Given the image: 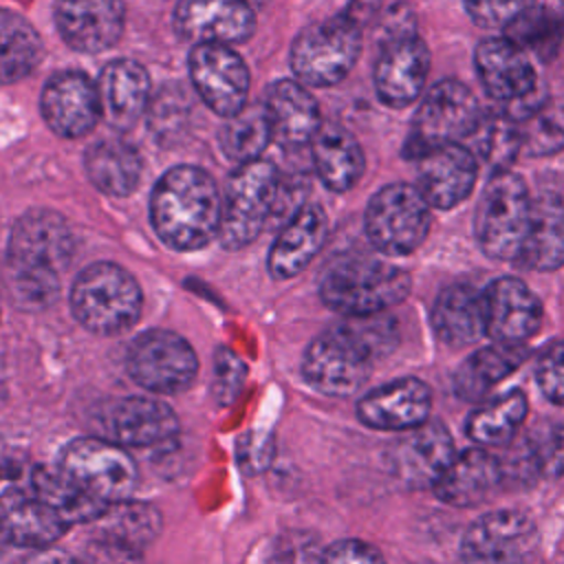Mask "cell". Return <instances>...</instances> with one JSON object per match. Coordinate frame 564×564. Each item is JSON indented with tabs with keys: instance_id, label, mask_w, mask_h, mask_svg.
<instances>
[{
	"instance_id": "cell-27",
	"label": "cell",
	"mask_w": 564,
	"mask_h": 564,
	"mask_svg": "<svg viewBox=\"0 0 564 564\" xmlns=\"http://www.w3.org/2000/svg\"><path fill=\"white\" fill-rule=\"evenodd\" d=\"M101 115L117 130H130L150 106L148 70L134 59H115L97 79Z\"/></svg>"
},
{
	"instance_id": "cell-10",
	"label": "cell",
	"mask_w": 564,
	"mask_h": 564,
	"mask_svg": "<svg viewBox=\"0 0 564 564\" xmlns=\"http://www.w3.org/2000/svg\"><path fill=\"white\" fill-rule=\"evenodd\" d=\"M57 467L101 502L128 500L139 471L132 456L104 436H79L62 447Z\"/></svg>"
},
{
	"instance_id": "cell-46",
	"label": "cell",
	"mask_w": 564,
	"mask_h": 564,
	"mask_svg": "<svg viewBox=\"0 0 564 564\" xmlns=\"http://www.w3.org/2000/svg\"><path fill=\"white\" fill-rule=\"evenodd\" d=\"M324 549L308 531H284L278 535L269 564H322Z\"/></svg>"
},
{
	"instance_id": "cell-15",
	"label": "cell",
	"mask_w": 564,
	"mask_h": 564,
	"mask_svg": "<svg viewBox=\"0 0 564 564\" xmlns=\"http://www.w3.org/2000/svg\"><path fill=\"white\" fill-rule=\"evenodd\" d=\"M97 421L104 438L121 447L161 445L178 432L174 410L156 397L115 399L99 410Z\"/></svg>"
},
{
	"instance_id": "cell-25",
	"label": "cell",
	"mask_w": 564,
	"mask_h": 564,
	"mask_svg": "<svg viewBox=\"0 0 564 564\" xmlns=\"http://www.w3.org/2000/svg\"><path fill=\"white\" fill-rule=\"evenodd\" d=\"M502 482L500 458L476 445L458 452L432 489L445 505L467 509L485 502Z\"/></svg>"
},
{
	"instance_id": "cell-33",
	"label": "cell",
	"mask_w": 564,
	"mask_h": 564,
	"mask_svg": "<svg viewBox=\"0 0 564 564\" xmlns=\"http://www.w3.org/2000/svg\"><path fill=\"white\" fill-rule=\"evenodd\" d=\"M527 359L524 344H491L471 352L454 372V390L463 401L480 403Z\"/></svg>"
},
{
	"instance_id": "cell-1",
	"label": "cell",
	"mask_w": 564,
	"mask_h": 564,
	"mask_svg": "<svg viewBox=\"0 0 564 564\" xmlns=\"http://www.w3.org/2000/svg\"><path fill=\"white\" fill-rule=\"evenodd\" d=\"M73 249V231L64 216L53 209L22 214L7 242V284L13 300L24 308H44L55 302Z\"/></svg>"
},
{
	"instance_id": "cell-3",
	"label": "cell",
	"mask_w": 564,
	"mask_h": 564,
	"mask_svg": "<svg viewBox=\"0 0 564 564\" xmlns=\"http://www.w3.org/2000/svg\"><path fill=\"white\" fill-rule=\"evenodd\" d=\"M412 291L405 269L368 256H339L319 278L322 302L346 315H375L401 304Z\"/></svg>"
},
{
	"instance_id": "cell-16",
	"label": "cell",
	"mask_w": 564,
	"mask_h": 564,
	"mask_svg": "<svg viewBox=\"0 0 564 564\" xmlns=\"http://www.w3.org/2000/svg\"><path fill=\"white\" fill-rule=\"evenodd\" d=\"M40 108L48 128L64 139L86 137L101 119L97 84L79 70L53 75L42 90Z\"/></svg>"
},
{
	"instance_id": "cell-2",
	"label": "cell",
	"mask_w": 564,
	"mask_h": 564,
	"mask_svg": "<svg viewBox=\"0 0 564 564\" xmlns=\"http://www.w3.org/2000/svg\"><path fill=\"white\" fill-rule=\"evenodd\" d=\"M223 196L216 181L196 165H176L154 185L150 220L156 236L176 251H196L218 236Z\"/></svg>"
},
{
	"instance_id": "cell-47",
	"label": "cell",
	"mask_w": 564,
	"mask_h": 564,
	"mask_svg": "<svg viewBox=\"0 0 564 564\" xmlns=\"http://www.w3.org/2000/svg\"><path fill=\"white\" fill-rule=\"evenodd\" d=\"M247 377L245 361L229 348H218L214 359V397L220 405H229L242 390Z\"/></svg>"
},
{
	"instance_id": "cell-42",
	"label": "cell",
	"mask_w": 564,
	"mask_h": 564,
	"mask_svg": "<svg viewBox=\"0 0 564 564\" xmlns=\"http://www.w3.org/2000/svg\"><path fill=\"white\" fill-rule=\"evenodd\" d=\"M524 458L535 478L564 476V423L540 421L520 441Z\"/></svg>"
},
{
	"instance_id": "cell-53",
	"label": "cell",
	"mask_w": 564,
	"mask_h": 564,
	"mask_svg": "<svg viewBox=\"0 0 564 564\" xmlns=\"http://www.w3.org/2000/svg\"><path fill=\"white\" fill-rule=\"evenodd\" d=\"M242 2H247V4H249V7H253V9H258V7L267 4V0H242Z\"/></svg>"
},
{
	"instance_id": "cell-14",
	"label": "cell",
	"mask_w": 564,
	"mask_h": 564,
	"mask_svg": "<svg viewBox=\"0 0 564 564\" xmlns=\"http://www.w3.org/2000/svg\"><path fill=\"white\" fill-rule=\"evenodd\" d=\"M535 540L533 520L516 509L480 516L463 535L458 564H524Z\"/></svg>"
},
{
	"instance_id": "cell-40",
	"label": "cell",
	"mask_w": 564,
	"mask_h": 564,
	"mask_svg": "<svg viewBox=\"0 0 564 564\" xmlns=\"http://www.w3.org/2000/svg\"><path fill=\"white\" fill-rule=\"evenodd\" d=\"M273 141V126L267 110V104L245 106L238 115L227 117V123L218 132L220 150L227 159L249 163L260 159L267 145Z\"/></svg>"
},
{
	"instance_id": "cell-52",
	"label": "cell",
	"mask_w": 564,
	"mask_h": 564,
	"mask_svg": "<svg viewBox=\"0 0 564 564\" xmlns=\"http://www.w3.org/2000/svg\"><path fill=\"white\" fill-rule=\"evenodd\" d=\"M11 546H13V544H11V542L4 538V533L0 531V564L4 562V557H7V551H9Z\"/></svg>"
},
{
	"instance_id": "cell-23",
	"label": "cell",
	"mask_w": 564,
	"mask_h": 564,
	"mask_svg": "<svg viewBox=\"0 0 564 564\" xmlns=\"http://www.w3.org/2000/svg\"><path fill=\"white\" fill-rule=\"evenodd\" d=\"M430 70L427 44L416 35L383 42L375 64V90L392 108H403L419 99Z\"/></svg>"
},
{
	"instance_id": "cell-44",
	"label": "cell",
	"mask_w": 564,
	"mask_h": 564,
	"mask_svg": "<svg viewBox=\"0 0 564 564\" xmlns=\"http://www.w3.org/2000/svg\"><path fill=\"white\" fill-rule=\"evenodd\" d=\"M341 324L372 355V359L388 355L397 346V322L386 313L346 317Z\"/></svg>"
},
{
	"instance_id": "cell-5",
	"label": "cell",
	"mask_w": 564,
	"mask_h": 564,
	"mask_svg": "<svg viewBox=\"0 0 564 564\" xmlns=\"http://www.w3.org/2000/svg\"><path fill=\"white\" fill-rule=\"evenodd\" d=\"M533 198L520 174L491 172L474 214V236L487 258L518 262L529 231Z\"/></svg>"
},
{
	"instance_id": "cell-45",
	"label": "cell",
	"mask_w": 564,
	"mask_h": 564,
	"mask_svg": "<svg viewBox=\"0 0 564 564\" xmlns=\"http://www.w3.org/2000/svg\"><path fill=\"white\" fill-rule=\"evenodd\" d=\"M463 4L474 24L482 29H507L529 11L535 0H463Z\"/></svg>"
},
{
	"instance_id": "cell-30",
	"label": "cell",
	"mask_w": 564,
	"mask_h": 564,
	"mask_svg": "<svg viewBox=\"0 0 564 564\" xmlns=\"http://www.w3.org/2000/svg\"><path fill=\"white\" fill-rule=\"evenodd\" d=\"M432 328L452 348L480 341L487 335L482 293L465 282L445 286L432 306Z\"/></svg>"
},
{
	"instance_id": "cell-28",
	"label": "cell",
	"mask_w": 564,
	"mask_h": 564,
	"mask_svg": "<svg viewBox=\"0 0 564 564\" xmlns=\"http://www.w3.org/2000/svg\"><path fill=\"white\" fill-rule=\"evenodd\" d=\"M66 529V522L35 494L22 489L0 494V531L15 549H48Z\"/></svg>"
},
{
	"instance_id": "cell-49",
	"label": "cell",
	"mask_w": 564,
	"mask_h": 564,
	"mask_svg": "<svg viewBox=\"0 0 564 564\" xmlns=\"http://www.w3.org/2000/svg\"><path fill=\"white\" fill-rule=\"evenodd\" d=\"M77 560L79 564H141V553L97 533Z\"/></svg>"
},
{
	"instance_id": "cell-34",
	"label": "cell",
	"mask_w": 564,
	"mask_h": 564,
	"mask_svg": "<svg viewBox=\"0 0 564 564\" xmlns=\"http://www.w3.org/2000/svg\"><path fill=\"white\" fill-rule=\"evenodd\" d=\"M86 174L108 196H128L141 181L143 161L134 145L123 139H101L86 150Z\"/></svg>"
},
{
	"instance_id": "cell-20",
	"label": "cell",
	"mask_w": 564,
	"mask_h": 564,
	"mask_svg": "<svg viewBox=\"0 0 564 564\" xmlns=\"http://www.w3.org/2000/svg\"><path fill=\"white\" fill-rule=\"evenodd\" d=\"M476 176V154L460 141L434 148L416 159V187L436 209H452L463 203L471 194Z\"/></svg>"
},
{
	"instance_id": "cell-6",
	"label": "cell",
	"mask_w": 564,
	"mask_h": 564,
	"mask_svg": "<svg viewBox=\"0 0 564 564\" xmlns=\"http://www.w3.org/2000/svg\"><path fill=\"white\" fill-rule=\"evenodd\" d=\"M280 176L273 163L256 159L240 163L223 194V216L218 240L225 249H242L251 245L264 229L275 209Z\"/></svg>"
},
{
	"instance_id": "cell-48",
	"label": "cell",
	"mask_w": 564,
	"mask_h": 564,
	"mask_svg": "<svg viewBox=\"0 0 564 564\" xmlns=\"http://www.w3.org/2000/svg\"><path fill=\"white\" fill-rule=\"evenodd\" d=\"M540 392L555 405H564V339L553 344L535 366Z\"/></svg>"
},
{
	"instance_id": "cell-17",
	"label": "cell",
	"mask_w": 564,
	"mask_h": 564,
	"mask_svg": "<svg viewBox=\"0 0 564 564\" xmlns=\"http://www.w3.org/2000/svg\"><path fill=\"white\" fill-rule=\"evenodd\" d=\"M432 390L419 377H399L368 390L357 401V416L366 427L408 432L430 421Z\"/></svg>"
},
{
	"instance_id": "cell-7",
	"label": "cell",
	"mask_w": 564,
	"mask_h": 564,
	"mask_svg": "<svg viewBox=\"0 0 564 564\" xmlns=\"http://www.w3.org/2000/svg\"><path fill=\"white\" fill-rule=\"evenodd\" d=\"M361 53V24L348 13L300 31L291 46V68L306 86L341 82Z\"/></svg>"
},
{
	"instance_id": "cell-12",
	"label": "cell",
	"mask_w": 564,
	"mask_h": 564,
	"mask_svg": "<svg viewBox=\"0 0 564 564\" xmlns=\"http://www.w3.org/2000/svg\"><path fill=\"white\" fill-rule=\"evenodd\" d=\"M372 355L337 324L319 333L304 350L302 375L311 388L328 397H350L361 390L372 370Z\"/></svg>"
},
{
	"instance_id": "cell-38",
	"label": "cell",
	"mask_w": 564,
	"mask_h": 564,
	"mask_svg": "<svg viewBox=\"0 0 564 564\" xmlns=\"http://www.w3.org/2000/svg\"><path fill=\"white\" fill-rule=\"evenodd\" d=\"M44 55L33 24L15 11L0 9V84H15L31 75Z\"/></svg>"
},
{
	"instance_id": "cell-22",
	"label": "cell",
	"mask_w": 564,
	"mask_h": 564,
	"mask_svg": "<svg viewBox=\"0 0 564 564\" xmlns=\"http://www.w3.org/2000/svg\"><path fill=\"white\" fill-rule=\"evenodd\" d=\"M476 75L489 97L522 104L535 93V70L522 46L509 37H487L474 51Z\"/></svg>"
},
{
	"instance_id": "cell-32",
	"label": "cell",
	"mask_w": 564,
	"mask_h": 564,
	"mask_svg": "<svg viewBox=\"0 0 564 564\" xmlns=\"http://www.w3.org/2000/svg\"><path fill=\"white\" fill-rule=\"evenodd\" d=\"M518 264L531 271H555L564 264V200L557 194L544 192L533 198Z\"/></svg>"
},
{
	"instance_id": "cell-39",
	"label": "cell",
	"mask_w": 564,
	"mask_h": 564,
	"mask_svg": "<svg viewBox=\"0 0 564 564\" xmlns=\"http://www.w3.org/2000/svg\"><path fill=\"white\" fill-rule=\"evenodd\" d=\"M511 115L518 119L522 152L529 156H551L564 148V95L535 99Z\"/></svg>"
},
{
	"instance_id": "cell-50",
	"label": "cell",
	"mask_w": 564,
	"mask_h": 564,
	"mask_svg": "<svg viewBox=\"0 0 564 564\" xmlns=\"http://www.w3.org/2000/svg\"><path fill=\"white\" fill-rule=\"evenodd\" d=\"M322 564H386V560L372 544L348 538L324 549Z\"/></svg>"
},
{
	"instance_id": "cell-21",
	"label": "cell",
	"mask_w": 564,
	"mask_h": 564,
	"mask_svg": "<svg viewBox=\"0 0 564 564\" xmlns=\"http://www.w3.org/2000/svg\"><path fill=\"white\" fill-rule=\"evenodd\" d=\"M487 335L498 344H524L542 324V302L513 275L494 280L485 291Z\"/></svg>"
},
{
	"instance_id": "cell-41",
	"label": "cell",
	"mask_w": 564,
	"mask_h": 564,
	"mask_svg": "<svg viewBox=\"0 0 564 564\" xmlns=\"http://www.w3.org/2000/svg\"><path fill=\"white\" fill-rule=\"evenodd\" d=\"M467 139L474 141L469 150L476 154V159H482L491 172L509 170V165L522 152L518 119L511 115V110L480 112Z\"/></svg>"
},
{
	"instance_id": "cell-36",
	"label": "cell",
	"mask_w": 564,
	"mask_h": 564,
	"mask_svg": "<svg viewBox=\"0 0 564 564\" xmlns=\"http://www.w3.org/2000/svg\"><path fill=\"white\" fill-rule=\"evenodd\" d=\"M33 494L46 502L64 522L79 524V522H95L104 511L106 502L82 489L75 480H70L59 467H35L31 476Z\"/></svg>"
},
{
	"instance_id": "cell-51",
	"label": "cell",
	"mask_w": 564,
	"mask_h": 564,
	"mask_svg": "<svg viewBox=\"0 0 564 564\" xmlns=\"http://www.w3.org/2000/svg\"><path fill=\"white\" fill-rule=\"evenodd\" d=\"M26 564H79V560H73L66 553L59 551H40L35 557H31Z\"/></svg>"
},
{
	"instance_id": "cell-11",
	"label": "cell",
	"mask_w": 564,
	"mask_h": 564,
	"mask_svg": "<svg viewBox=\"0 0 564 564\" xmlns=\"http://www.w3.org/2000/svg\"><path fill=\"white\" fill-rule=\"evenodd\" d=\"M128 375L154 394H178L187 390L198 372L192 344L178 333L150 328L137 335L126 355Z\"/></svg>"
},
{
	"instance_id": "cell-29",
	"label": "cell",
	"mask_w": 564,
	"mask_h": 564,
	"mask_svg": "<svg viewBox=\"0 0 564 564\" xmlns=\"http://www.w3.org/2000/svg\"><path fill=\"white\" fill-rule=\"evenodd\" d=\"M264 104L273 126V141L282 148L295 150L311 143L322 126L319 106L302 82H275L269 88Z\"/></svg>"
},
{
	"instance_id": "cell-26",
	"label": "cell",
	"mask_w": 564,
	"mask_h": 564,
	"mask_svg": "<svg viewBox=\"0 0 564 564\" xmlns=\"http://www.w3.org/2000/svg\"><path fill=\"white\" fill-rule=\"evenodd\" d=\"M328 234V220L319 205L304 203L282 227L271 251L269 273L275 280H289L302 273L319 253Z\"/></svg>"
},
{
	"instance_id": "cell-35",
	"label": "cell",
	"mask_w": 564,
	"mask_h": 564,
	"mask_svg": "<svg viewBox=\"0 0 564 564\" xmlns=\"http://www.w3.org/2000/svg\"><path fill=\"white\" fill-rule=\"evenodd\" d=\"M529 414V401L522 390H507L500 397L480 401L478 408L465 421L467 436L487 449L511 445L524 425Z\"/></svg>"
},
{
	"instance_id": "cell-8",
	"label": "cell",
	"mask_w": 564,
	"mask_h": 564,
	"mask_svg": "<svg viewBox=\"0 0 564 564\" xmlns=\"http://www.w3.org/2000/svg\"><path fill=\"white\" fill-rule=\"evenodd\" d=\"M478 117L480 106L474 93L456 79H443L423 95L412 117L403 154L416 161L434 148L458 143L471 134Z\"/></svg>"
},
{
	"instance_id": "cell-19",
	"label": "cell",
	"mask_w": 564,
	"mask_h": 564,
	"mask_svg": "<svg viewBox=\"0 0 564 564\" xmlns=\"http://www.w3.org/2000/svg\"><path fill=\"white\" fill-rule=\"evenodd\" d=\"M458 449L441 421H425L408 430L390 449V467L408 487H434Z\"/></svg>"
},
{
	"instance_id": "cell-31",
	"label": "cell",
	"mask_w": 564,
	"mask_h": 564,
	"mask_svg": "<svg viewBox=\"0 0 564 564\" xmlns=\"http://www.w3.org/2000/svg\"><path fill=\"white\" fill-rule=\"evenodd\" d=\"M311 156L319 181L337 194L352 189L366 167L357 139L337 123L319 126L311 141Z\"/></svg>"
},
{
	"instance_id": "cell-13",
	"label": "cell",
	"mask_w": 564,
	"mask_h": 564,
	"mask_svg": "<svg viewBox=\"0 0 564 564\" xmlns=\"http://www.w3.org/2000/svg\"><path fill=\"white\" fill-rule=\"evenodd\" d=\"M189 79L203 104L220 117H234L247 106L249 70L227 44H194Z\"/></svg>"
},
{
	"instance_id": "cell-24",
	"label": "cell",
	"mask_w": 564,
	"mask_h": 564,
	"mask_svg": "<svg viewBox=\"0 0 564 564\" xmlns=\"http://www.w3.org/2000/svg\"><path fill=\"white\" fill-rule=\"evenodd\" d=\"M121 0H55V24L62 40L79 53L115 46L123 31Z\"/></svg>"
},
{
	"instance_id": "cell-4",
	"label": "cell",
	"mask_w": 564,
	"mask_h": 564,
	"mask_svg": "<svg viewBox=\"0 0 564 564\" xmlns=\"http://www.w3.org/2000/svg\"><path fill=\"white\" fill-rule=\"evenodd\" d=\"M143 295L130 271L115 262H93L79 271L70 289L75 319L97 335L128 330L141 317Z\"/></svg>"
},
{
	"instance_id": "cell-18",
	"label": "cell",
	"mask_w": 564,
	"mask_h": 564,
	"mask_svg": "<svg viewBox=\"0 0 564 564\" xmlns=\"http://www.w3.org/2000/svg\"><path fill=\"white\" fill-rule=\"evenodd\" d=\"M174 29L194 44H240L256 29L253 7L242 0H178Z\"/></svg>"
},
{
	"instance_id": "cell-9",
	"label": "cell",
	"mask_w": 564,
	"mask_h": 564,
	"mask_svg": "<svg viewBox=\"0 0 564 564\" xmlns=\"http://www.w3.org/2000/svg\"><path fill=\"white\" fill-rule=\"evenodd\" d=\"M430 220V203L416 185L390 183L368 200L364 229L377 251L408 256L427 238Z\"/></svg>"
},
{
	"instance_id": "cell-37",
	"label": "cell",
	"mask_w": 564,
	"mask_h": 564,
	"mask_svg": "<svg viewBox=\"0 0 564 564\" xmlns=\"http://www.w3.org/2000/svg\"><path fill=\"white\" fill-rule=\"evenodd\" d=\"M97 533L110 538L137 553H143L161 533V513L150 502L119 500L110 502L106 511L93 522Z\"/></svg>"
},
{
	"instance_id": "cell-43",
	"label": "cell",
	"mask_w": 564,
	"mask_h": 564,
	"mask_svg": "<svg viewBox=\"0 0 564 564\" xmlns=\"http://www.w3.org/2000/svg\"><path fill=\"white\" fill-rule=\"evenodd\" d=\"M509 40H513L524 51H533L540 57H551L562 37H564V18L551 9L544 7H531L524 11L511 26L505 29Z\"/></svg>"
}]
</instances>
